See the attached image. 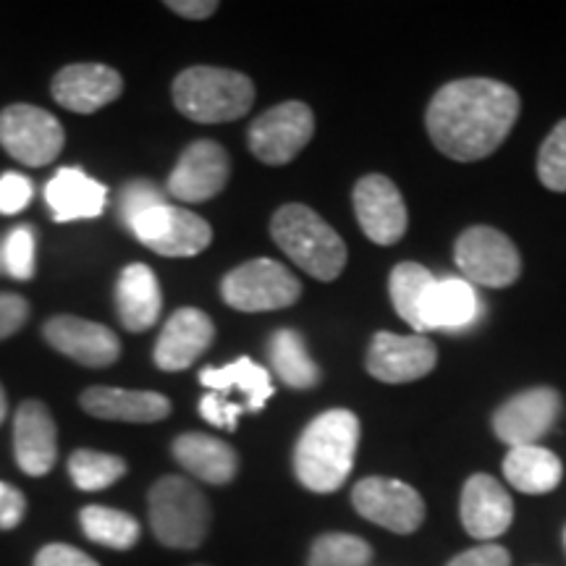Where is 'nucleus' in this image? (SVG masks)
Returning a JSON list of instances; mask_svg holds the SVG:
<instances>
[{
  "mask_svg": "<svg viewBox=\"0 0 566 566\" xmlns=\"http://www.w3.org/2000/svg\"><path fill=\"white\" fill-rule=\"evenodd\" d=\"M229 176V153L218 142L200 139L181 153L168 176V195L184 202H208L223 192Z\"/></svg>",
  "mask_w": 566,
  "mask_h": 566,
  "instance_id": "12",
  "label": "nucleus"
},
{
  "mask_svg": "<svg viewBox=\"0 0 566 566\" xmlns=\"http://www.w3.org/2000/svg\"><path fill=\"white\" fill-rule=\"evenodd\" d=\"M82 409L97 420L111 422H160L171 415V401L155 391L92 386L82 394Z\"/></svg>",
  "mask_w": 566,
  "mask_h": 566,
  "instance_id": "22",
  "label": "nucleus"
},
{
  "mask_svg": "<svg viewBox=\"0 0 566 566\" xmlns=\"http://www.w3.org/2000/svg\"><path fill=\"white\" fill-rule=\"evenodd\" d=\"M69 475L80 491L97 493L126 475V462L116 454H105V451L80 449L69 459Z\"/></svg>",
  "mask_w": 566,
  "mask_h": 566,
  "instance_id": "31",
  "label": "nucleus"
},
{
  "mask_svg": "<svg viewBox=\"0 0 566 566\" xmlns=\"http://www.w3.org/2000/svg\"><path fill=\"white\" fill-rule=\"evenodd\" d=\"M195 566H205V564H195Z\"/></svg>",
  "mask_w": 566,
  "mask_h": 566,
  "instance_id": "46",
  "label": "nucleus"
},
{
  "mask_svg": "<svg viewBox=\"0 0 566 566\" xmlns=\"http://www.w3.org/2000/svg\"><path fill=\"white\" fill-rule=\"evenodd\" d=\"M34 187L27 176L21 174H3L0 176V212L3 216H17L32 202Z\"/></svg>",
  "mask_w": 566,
  "mask_h": 566,
  "instance_id": "37",
  "label": "nucleus"
},
{
  "mask_svg": "<svg viewBox=\"0 0 566 566\" xmlns=\"http://www.w3.org/2000/svg\"><path fill=\"white\" fill-rule=\"evenodd\" d=\"M27 499L19 488L0 483V530H13L24 522Z\"/></svg>",
  "mask_w": 566,
  "mask_h": 566,
  "instance_id": "41",
  "label": "nucleus"
},
{
  "mask_svg": "<svg viewBox=\"0 0 566 566\" xmlns=\"http://www.w3.org/2000/svg\"><path fill=\"white\" fill-rule=\"evenodd\" d=\"M247 409L237 401H231L229 396L208 391L200 401V417L205 422H210L212 428H223V430H237L239 417H242Z\"/></svg>",
  "mask_w": 566,
  "mask_h": 566,
  "instance_id": "36",
  "label": "nucleus"
},
{
  "mask_svg": "<svg viewBox=\"0 0 566 566\" xmlns=\"http://www.w3.org/2000/svg\"><path fill=\"white\" fill-rule=\"evenodd\" d=\"M150 527L160 546L176 551L200 548L210 533V501L192 480L168 475L150 488Z\"/></svg>",
  "mask_w": 566,
  "mask_h": 566,
  "instance_id": "5",
  "label": "nucleus"
},
{
  "mask_svg": "<svg viewBox=\"0 0 566 566\" xmlns=\"http://www.w3.org/2000/svg\"><path fill=\"white\" fill-rule=\"evenodd\" d=\"M520 116V95L504 82L459 80L441 87L428 105L430 139L446 158L483 160L499 150Z\"/></svg>",
  "mask_w": 566,
  "mask_h": 566,
  "instance_id": "1",
  "label": "nucleus"
},
{
  "mask_svg": "<svg viewBox=\"0 0 566 566\" xmlns=\"http://www.w3.org/2000/svg\"><path fill=\"white\" fill-rule=\"evenodd\" d=\"M359 420L349 409H328L304 428L294 449V475L313 493H336L352 475Z\"/></svg>",
  "mask_w": 566,
  "mask_h": 566,
  "instance_id": "2",
  "label": "nucleus"
},
{
  "mask_svg": "<svg viewBox=\"0 0 566 566\" xmlns=\"http://www.w3.org/2000/svg\"><path fill=\"white\" fill-rule=\"evenodd\" d=\"M174 103L197 124L237 122L252 108L254 84L242 71L195 66L176 76Z\"/></svg>",
  "mask_w": 566,
  "mask_h": 566,
  "instance_id": "4",
  "label": "nucleus"
},
{
  "mask_svg": "<svg viewBox=\"0 0 566 566\" xmlns=\"http://www.w3.org/2000/svg\"><path fill=\"white\" fill-rule=\"evenodd\" d=\"M0 271H3V242H0Z\"/></svg>",
  "mask_w": 566,
  "mask_h": 566,
  "instance_id": "44",
  "label": "nucleus"
},
{
  "mask_svg": "<svg viewBox=\"0 0 566 566\" xmlns=\"http://www.w3.org/2000/svg\"><path fill=\"white\" fill-rule=\"evenodd\" d=\"M454 258L464 281L472 286L504 289L520 279L522 260L512 239L491 226H472L454 247Z\"/></svg>",
  "mask_w": 566,
  "mask_h": 566,
  "instance_id": "8",
  "label": "nucleus"
},
{
  "mask_svg": "<svg viewBox=\"0 0 566 566\" xmlns=\"http://www.w3.org/2000/svg\"><path fill=\"white\" fill-rule=\"evenodd\" d=\"M564 546H566V530H564Z\"/></svg>",
  "mask_w": 566,
  "mask_h": 566,
  "instance_id": "45",
  "label": "nucleus"
},
{
  "mask_svg": "<svg viewBox=\"0 0 566 566\" xmlns=\"http://www.w3.org/2000/svg\"><path fill=\"white\" fill-rule=\"evenodd\" d=\"M504 478L514 491L546 495L562 483L564 467L562 459L543 446H516L504 459Z\"/></svg>",
  "mask_w": 566,
  "mask_h": 566,
  "instance_id": "27",
  "label": "nucleus"
},
{
  "mask_svg": "<svg viewBox=\"0 0 566 566\" xmlns=\"http://www.w3.org/2000/svg\"><path fill=\"white\" fill-rule=\"evenodd\" d=\"M80 525L92 543L113 551L134 548L142 535V525L129 512L111 506H84L80 512Z\"/></svg>",
  "mask_w": 566,
  "mask_h": 566,
  "instance_id": "30",
  "label": "nucleus"
},
{
  "mask_svg": "<svg viewBox=\"0 0 566 566\" xmlns=\"http://www.w3.org/2000/svg\"><path fill=\"white\" fill-rule=\"evenodd\" d=\"M163 202H166V195H163L158 184H153L150 179H134L126 184L122 200H118V218L129 229L139 216H145L147 210L158 208Z\"/></svg>",
  "mask_w": 566,
  "mask_h": 566,
  "instance_id": "35",
  "label": "nucleus"
},
{
  "mask_svg": "<svg viewBox=\"0 0 566 566\" xmlns=\"http://www.w3.org/2000/svg\"><path fill=\"white\" fill-rule=\"evenodd\" d=\"M168 9H171L174 13H179V17L184 19H208L212 17V13L218 11V3L216 0H171L168 3Z\"/></svg>",
  "mask_w": 566,
  "mask_h": 566,
  "instance_id": "42",
  "label": "nucleus"
},
{
  "mask_svg": "<svg viewBox=\"0 0 566 566\" xmlns=\"http://www.w3.org/2000/svg\"><path fill=\"white\" fill-rule=\"evenodd\" d=\"M537 176L551 192H566V118L554 126L537 153Z\"/></svg>",
  "mask_w": 566,
  "mask_h": 566,
  "instance_id": "33",
  "label": "nucleus"
},
{
  "mask_svg": "<svg viewBox=\"0 0 566 566\" xmlns=\"http://www.w3.org/2000/svg\"><path fill=\"white\" fill-rule=\"evenodd\" d=\"M315 134V116L307 105L289 101L258 116L250 126V150L265 166H286L310 145Z\"/></svg>",
  "mask_w": 566,
  "mask_h": 566,
  "instance_id": "10",
  "label": "nucleus"
},
{
  "mask_svg": "<svg viewBox=\"0 0 566 566\" xmlns=\"http://www.w3.org/2000/svg\"><path fill=\"white\" fill-rule=\"evenodd\" d=\"M436 275L422 268L420 263H399L391 271V281H388V292H391V302L396 315L407 321L417 334H424L422 310L424 300H428L430 286H433Z\"/></svg>",
  "mask_w": 566,
  "mask_h": 566,
  "instance_id": "29",
  "label": "nucleus"
},
{
  "mask_svg": "<svg viewBox=\"0 0 566 566\" xmlns=\"http://www.w3.org/2000/svg\"><path fill=\"white\" fill-rule=\"evenodd\" d=\"M134 239L163 258H195L212 242V229L192 210L163 202L129 226Z\"/></svg>",
  "mask_w": 566,
  "mask_h": 566,
  "instance_id": "9",
  "label": "nucleus"
},
{
  "mask_svg": "<svg viewBox=\"0 0 566 566\" xmlns=\"http://www.w3.org/2000/svg\"><path fill=\"white\" fill-rule=\"evenodd\" d=\"M34 229L17 226L3 239V271L17 281H30L34 275Z\"/></svg>",
  "mask_w": 566,
  "mask_h": 566,
  "instance_id": "34",
  "label": "nucleus"
},
{
  "mask_svg": "<svg viewBox=\"0 0 566 566\" xmlns=\"http://www.w3.org/2000/svg\"><path fill=\"white\" fill-rule=\"evenodd\" d=\"M45 342L55 352L84 367H111L122 357V342L101 323L84 321L76 315H55L45 323Z\"/></svg>",
  "mask_w": 566,
  "mask_h": 566,
  "instance_id": "16",
  "label": "nucleus"
},
{
  "mask_svg": "<svg viewBox=\"0 0 566 566\" xmlns=\"http://www.w3.org/2000/svg\"><path fill=\"white\" fill-rule=\"evenodd\" d=\"M271 237L292 263L317 281H334L346 268V244L307 205H283L271 221Z\"/></svg>",
  "mask_w": 566,
  "mask_h": 566,
  "instance_id": "3",
  "label": "nucleus"
},
{
  "mask_svg": "<svg viewBox=\"0 0 566 566\" xmlns=\"http://www.w3.org/2000/svg\"><path fill=\"white\" fill-rule=\"evenodd\" d=\"M352 506L373 525L412 535L424 522V501L412 485L394 478H365L354 485Z\"/></svg>",
  "mask_w": 566,
  "mask_h": 566,
  "instance_id": "11",
  "label": "nucleus"
},
{
  "mask_svg": "<svg viewBox=\"0 0 566 566\" xmlns=\"http://www.w3.org/2000/svg\"><path fill=\"white\" fill-rule=\"evenodd\" d=\"M483 315V302L470 281L436 279L430 286L428 300H424L422 323L424 331H446V334H459V331L472 328Z\"/></svg>",
  "mask_w": 566,
  "mask_h": 566,
  "instance_id": "21",
  "label": "nucleus"
},
{
  "mask_svg": "<svg viewBox=\"0 0 566 566\" xmlns=\"http://www.w3.org/2000/svg\"><path fill=\"white\" fill-rule=\"evenodd\" d=\"M558 412H562V396L554 388H530L525 394L512 396L493 415V430L499 441H504L509 449L535 446L554 428Z\"/></svg>",
  "mask_w": 566,
  "mask_h": 566,
  "instance_id": "15",
  "label": "nucleus"
},
{
  "mask_svg": "<svg viewBox=\"0 0 566 566\" xmlns=\"http://www.w3.org/2000/svg\"><path fill=\"white\" fill-rule=\"evenodd\" d=\"M32 566H101L95 558L84 554V551L66 546V543H51L34 556Z\"/></svg>",
  "mask_w": 566,
  "mask_h": 566,
  "instance_id": "40",
  "label": "nucleus"
},
{
  "mask_svg": "<svg viewBox=\"0 0 566 566\" xmlns=\"http://www.w3.org/2000/svg\"><path fill=\"white\" fill-rule=\"evenodd\" d=\"M30 321V302L24 296L0 292V342L11 338Z\"/></svg>",
  "mask_w": 566,
  "mask_h": 566,
  "instance_id": "38",
  "label": "nucleus"
},
{
  "mask_svg": "<svg viewBox=\"0 0 566 566\" xmlns=\"http://www.w3.org/2000/svg\"><path fill=\"white\" fill-rule=\"evenodd\" d=\"M446 566H512V554L495 543H480V546L451 558Z\"/></svg>",
  "mask_w": 566,
  "mask_h": 566,
  "instance_id": "39",
  "label": "nucleus"
},
{
  "mask_svg": "<svg viewBox=\"0 0 566 566\" xmlns=\"http://www.w3.org/2000/svg\"><path fill=\"white\" fill-rule=\"evenodd\" d=\"M0 145L11 158L40 168L59 158L66 145V132L51 111L19 103L0 113Z\"/></svg>",
  "mask_w": 566,
  "mask_h": 566,
  "instance_id": "7",
  "label": "nucleus"
},
{
  "mask_svg": "<svg viewBox=\"0 0 566 566\" xmlns=\"http://www.w3.org/2000/svg\"><path fill=\"white\" fill-rule=\"evenodd\" d=\"M124 80L116 69L103 63H74L61 69L53 80V97L71 113H95L118 101Z\"/></svg>",
  "mask_w": 566,
  "mask_h": 566,
  "instance_id": "20",
  "label": "nucleus"
},
{
  "mask_svg": "<svg viewBox=\"0 0 566 566\" xmlns=\"http://www.w3.org/2000/svg\"><path fill=\"white\" fill-rule=\"evenodd\" d=\"M373 546L349 533H325L310 546L307 566H370Z\"/></svg>",
  "mask_w": 566,
  "mask_h": 566,
  "instance_id": "32",
  "label": "nucleus"
},
{
  "mask_svg": "<svg viewBox=\"0 0 566 566\" xmlns=\"http://www.w3.org/2000/svg\"><path fill=\"white\" fill-rule=\"evenodd\" d=\"M6 415H9V399H6V391H3V386H0V424H3Z\"/></svg>",
  "mask_w": 566,
  "mask_h": 566,
  "instance_id": "43",
  "label": "nucleus"
},
{
  "mask_svg": "<svg viewBox=\"0 0 566 566\" xmlns=\"http://www.w3.org/2000/svg\"><path fill=\"white\" fill-rule=\"evenodd\" d=\"M354 212L370 242L388 247L407 233V205L391 179L370 174L354 187Z\"/></svg>",
  "mask_w": 566,
  "mask_h": 566,
  "instance_id": "13",
  "label": "nucleus"
},
{
  "mask_svg": "<svg viewBox=\"0 0 566 566\" xmlns=\"http://www.w3.org/2000/svg\"><path fill=\"white\" fill-rule=\"evenodd\" d=\"M116 307L124 328L132 334L150 331L160 321L163 294L153 268L145 263L126 265L116 283Z\"/></svg>",
  "mask_w": 566,
  "mask_h": 566,
  "instance_id": "24",
  "label": "nucleus"
},
{
  "mask_svg": "<svg viewBox=\"0 0 566 566\" xmlns=\"http://www.w3.org/2000/svg\"><path fill=\"white\" fill-rule=\"evenodd\" d=\"M216 338V325L202 310L184 307L168 317L155 344V365L166 373H181L192 367Z\"/></svg>",
  "mask_w": 566,
  "mask_h": 566,
  "instance_id": "19",
  "label": "nucleus"
},
{
  "mask_svg": "<svg viewBox=\"0 0 566 566\" xmlns=\"http://www.w3.org/2000/svg\"><path fill=\"white\" fill-rule=\"evenodd\" d=\"M459 516H462L467 533L478 541L491 543L493 537H501L512 527L514 501L493 475L478 472L462 488Z\"/></svg>",
  "mask_w": 566,
  "mask_h": 566,
  "instance_id": "18",
  "label": "nucleus"
},
{
  "mask_svg": "<svg viewBox=\"0 0 566 566\" xmlns=\"http://www.w3.org/2000/svg\"><path fill=\"white\" fill-rule=\"evenodd\" d=\"M268 357H271L273 373L279 375L286 386L313 388L321 384V367L313 363V357L307 354V346H304V338L296 334V331H275Z\"/></svg>",
  "mask_w": 566,
  "mask_h": 566,
  "instance_id": "28",
  "label": "nucleus"
},
{
  "mask_svg": "<svg viewBox=\"0 0 566 566\" xmlns=\"http://www.w3.org/2000/svg\"><path fill=\"white\" fill-rule=\"evenodd\" d=\"M174 459L189 475L210 485H226L237 478V449L208 433H184L174 441Z\"/></svg>",
  "mask_w": 566,
  "mask_h": 566,
  "instance_id": "25",
  "label": "nucleus"
},
{
  "mask_svg": "<svg viewBox=\"0 0 566 566\" xmlns=\"http://www.w3.org/2000/svg\"><path fill=\"white\" fill-rule=\"evenodd\" d=\"M438 363L436 344L420 334H378L367 349V373L380 384H412L433 373Z\"/></svg>",
  "mask_w": 566,
  "mask_h": 566,
  "instance_id": "14",
  "label": "nucleus"
},
{
  "mask_svg": "<svg viewBox=\"0 0 566 566\" xmlns=\"http://www.w3.org/2000/svg\"><path fill=\"white\" fill-rule=\"evenodd\" d=\"M45 202L59 223L90 221V218L103 216L108 189L90 174H84L82 168H61L48 181Z\"/></svg>",
  "mask_w": 566,
  "mask_h": 566,
  "instance_id": "23",
  "label": "nucleus"
},
{
  "mask_svg": "<svg viewBox=\"0 0 566 566\" xmlns=\"http://www.w3.org/2000/svg\"><path fill=\"white\" fill-rule=\"evenodd\" d=\"M223 302L239 313H271L292 307L302 296V283L286 265L271 258L242 263L221 283Z\"/></svg>",
  "mask_w": 566,
  "mask_h": 566,
  "instance_id": "6",
  "label": "nucleus"
},
{
  "mask_svg": "<svg viewBox=\"0 0 566 566\" xmlns=\"http://www.w3.org/2000/svg\"><path fill=\"white\" fill-rule=\"evenodd\" d=\"M200 384L216 394H242L247 412H260L268 399L275 394L268 367L258 365L250 357H239L237 363L223 367H205Z\"/></svg>",
  "mask_w": 566,
  "mask_h": 566,
  "instance_id": "26",
  "label": "nucleus"
},
{
  "mask_svg": "<svg viewBox=\"0 0 566 566\" xmlns=\"http://www.w3.org/2000/svg\"><path fill=\"white\" fill-rule=\"evenodd\" d=\"M13 457L30 478H45L59 459V430L42 401H24L13 415Z\"/></svg>",
  "mask_w": 566,
  "mask_h": 566,
  "instance_id": "17",
  "label": "nucleus"
}]
</instances>
